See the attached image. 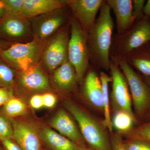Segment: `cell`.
<instances>
[{
    "label": "cell",
    "mask_w": 150,
    "mask_h": 150,
    "mask_svg": "<svg viewBox=\"0 0 150 150\" xmlns=\"http://www.w3.org/2000/svg\"><path fill=\"white\" fill-rule=\"evenodd\" d=\"M111 11L105 1L98 17L87 34L90 62L95 68L105 71L110 70V50L114 28Z\"/></svg>",
    "instance_id": "obj_1"
},
{
    "label": "cell",
    "mask_w": 150,
    "mask_h": 150,
    "mask_svg": "<svg viewBox=\"0 0 150 150\" xmlns=\"http://www.w3.org/2000/svg\"><path fill=\"white\" fill-rule=\"evenodd\" d=\"M64 103L77 121L84 139L90 148L94 150H112L107 133L96 118L71 100H66Z\"/></svg>",
    "instance_id": "obj_2"
},
{
    "label": "cell",
    "mask_w": 150,
    "mask_h": 150,
    "mask_svg": "<svg viewBox=\"0 0 150 150\" xmlns=\"http://www.w3.org/2000/svg\"><path fill=\"white\" fill-rule=\"evenodd\" d=\"M46 41L33 37L29 42L15 43L2 50L0 57L17 71L27 69L39 64Z\"/></svg>",
    "instance_id": "obj_3"
},
{
    "label": "cell",
    "mask_w": 150,
    "mask_h": 150,
    "mask_svg": "<svg viewBox=\"0 0 150 150\" xmlns=\"http://www.w3.org/2000/svg\"><path fill=\"white\" fill-rule=\"evenodd\" d=\"M149 41L150 19L144 15L123 34L113 35L110 58H124L133 50Z\"/></svg>",
    "instance_id": "obj_4"
},
{
    "label": "cell",
    "mask_w": 150,
    "mask_h": 150,
    "mask_svg": "<svg viewBox=\"0 0 150 150\" xmlns=\"http://www.w3.org/2000/svg\"><path fill=\"white\" fill-rule=\"evenodd\" d=\"M70 35L68 46V59L74 67L78 83L83 81L90 67V58L87 44V34L76 19L71 18Z\"/></svg>",
    "instance_id": "obj_5"
},
{
    "label": "cell",
    "mask_w": 150,
    "mask_h": 150,
    "mask_svg": "<svg viewBox=\"0 0 150 150\" xmlns=\"http://www.w3.org/2000/svg\"><path fill=\"white\" fill-rule=\"evenodd\" d=\"M118 64L129 85L134 108L137 115L142 117L150 108V88L144 79L129 66L124 58H112Z\"/></svg>",
    "instance_id": "obj_6"
},
{
    "label": "cell",
    "mask_w": 150,
    "mask_h": 150,
    "mask_svg": "<svg viewBox=\"0 0 150 150\" xmlns=\"http://www.w3.org/2000/svg\"><path fill=\"white\" fill-rule=\"evenodd\" d=\"M70 21L57 31L46 42L40 62L45 69L53 71L67 62L70 35Z\"/></svg>",
    "instance_id": "obj_7"
},
{
    "label": "cell",
    "mask_w": 150,
    "mask_h": 150,
    "mask_svg": "<svg viewBox=\"0 0 150 150\" xmlns=\"http://www.w3.org/2000/svg\"><path fill=\"white\" fill-rule=\"evenodd\" d=\"M50 81L39 64L29 69L17 71L14 92L24 96L48 92Z\"/></svg>",
    "instance_id": "obj_8"
},
{
    "label": "cell",
    "mask_w": 150,
    "mask_h": 150,
    "mask_svg": "<svg viewBox=\"0 0 150 150\" xmlns=\"http://www.w3.org/2000/svg\"><path fill=\"white\" fill-rule=\"evenodd\" d=\"M109 71L112 79L111 100L112 110L115 112H126L136 120L132 110L130 90L125 76L118 64L111 60Z\"/></svg>",
    "instance_id": "obj_9"
},
{
    "label": "cell",
    "mask_w": 150,
    "mask_h": 150,
    "mask_svg": "<svg viewBox=\"0 0 150 150\" xmlns=\"http://www.w3.org/2000/svg\"><path fill=\"white\" fill-rule=\"evenodd\" d=\"M66 7L29 19L33 37L46 40L71 20Z\"/></svg>",
    "instance_id": "obj_10"
},
{
    "label": "cell",
    "mask_w": 150,
    "mask_h": 150,
    "mask_svg": "<svg viewBox=\"0 0 150 150\" xmlns=\"http://www.w3.org/2000/svg\"><path fill=\"white\" fill-rule=\"evenodd\" d=\"M104 0H67V5L72 12L84 31L88 34L96 20L97 14Z\"/></svg>",
    "instance_id": "obj_11"
},
{
    "label": "cell",
    "mask_w": 150,
    "mask_h": 150,
    "mask_svg": "<svg viewBox=\"0 0 150 150\" xmlns=\"http://www.w3.org/2000/svg\"><path fill=\"white\" fill-rule=\"evenodd\" d=\"M13 126V140L23 150H41L39 129L25 120L11 119Z\"/></svg>",
    "instance_id": "obj_12"
},
{
    "label": "cell",
    "mask_w": 150,
    "mask_h": 150,
    "mask_svg": "<svg viewBox=\"0 0 150 150\" xmlns=\"http://www.w3.org/2000/svg\"><path fill=\"white\" fill-rule=\"evenodd\" d=\"M31 33L29 19L21 15L7 13L0 19L1 37L9 40H23Z\"/></svg>",
    "instance_id": "obj_13"
},
{
    "label": "cell",
    "mask_w": 150,
    "mask_h": 150,
    "mask_svg": "<svg viewBox=\"0 0 150 150\" xmlns=\"http://www.w3.org/2000/svg\"><path fill=\"white\" fill-rule=\"evenodd\" d=\"M50 126L64 137L78 145L86 146L85 141L74 121L64 110H59L49 122Z\"/></svg>",
    "instance_id": "obj_14"
},
{
    "label": "cell",
    "mask_w": 150,
    "mask_h": 150,
    "mask_svg": "<svg viewBox=\"0 0 150 150\" xmlns=\"http://www.w3.org/2000/svg\"><path fill=\"white\" fill-rule=\"evenodd\" d=\"M106 2L115 15L116 34H123L130 29L135 22L132 0H107Z\"/></svg>",
    "instance_id": "obj_15"
},
{
    "label": "cell",
    "mask_w": 150,
    "mask_h": 150,
    "mask_svg": "<svg viewBox=\"0 0 150 150\" xmlns=\"http://www.w3.org/2000/svg\"><path fill=\"white\" fill-rule=\"evenodd\" d=\"M83 94L93 107L103 112V96L100 76L94 69L88 71L84 80Z\"/></svg>",
    "instance_id": "obj_16"
},
{
    "label": "cell",
    "mask_w": 150,
    "mask_h": 150,
    "mask_svg": "<svg viewBox=\"0 0 150 150\" xmlns=\"http://www.w3.org/2000/svg\"><path fill=\"white\" fill-rule=\"evenodd\" d=\"M51 81L58 90L64 93L75 91L79 83L76 70L69 60L53 71Z\"/></svg>",
    "instance_id": "obj_17"
},
{
    "label": "cell",
    "mask_w": 150,
    "mask_h": 150,
    "mask_svg": "<svg viewBox=\"0 0 150 150\" xmlns=\"http://www.w3.org/2000/svg\"><path fill=\"white\" fill-rule=\"evenodd\" d=\"M67 6V1L63 0H24L21 15L30 19Z\"/></svg>",
    "instance_id": "obj_18"
},
{
    "label": "cell",
    "mask_w": 150,
    "mask_h": 150,
    "mask_svg": "<svg viewBox=\"0 0 150 150\" xmlns=\"http://www.w3.org/2000/svg\"><path fill=\"white\" fill-rule=\"evenodd\" d=\"M40 140L51 150H79V147L47 126L39 129Z\"/></svg>",
    "instance_id": "obj_19"
},
{
    "label": "cell",
    "mask_w": 150,
    "mask_h": 150,
    "mask_svg": "<svg viewBox=\"0 0 150 150\" xmlns=\"http://www.w3.org/2000/svg\"><path fill=\"white\" fill-rule=\"evenodd\" d=\"M124 58L133 69L144 76H150V41L133 50Z\"/></svg>",
    "instance_id": "obj_20"
},
{
    "label": "cell",
    "mask_w": 150,
    "mask_h": 150,
    "mask_svg": "<svg viewBox=\"0 0 150 150\" xmlns=\"http://www.w3.org/2000/svg\"><path fill=\"white\" fill-rule=\"evenodd\" d=\"M100 78L101 81L103 96V112L104 120L103 122V126L107 128L110 132H112V124L110 116V107H109V91L108 85L112 81L111 76H108L103 71L100 73Z\"/></svg>",
    "instance_id": "obj_21"
},
{
    "label": "cell",
    "mask_w": 150,
    "mask_h": 150,
    "mask_svg": "<svg viewBox=\"0 0 150 150\" xmlns=\"http://www.w3.org/2000/svg\"><path fill=\"white\" fill-rule=\"evenodd\" d=\"M27 106L22 100L12 96L3 106L1 113L10 119L22 116L26 113Z\"/></svg>",
    "instance_id": "obj_22"
},
{
    "label": "cell",
    "mask_w": 150,
    "mask_h": 150,
    "mask_svg": "<svg viewBox=\"0 0 150 150\" xmlns=\"http://www.w3.org/2000/svg\"><path fill=\"white\" fill-rule=\"evenodd\" d=\"M16 74V69L0 59V87L13 90Z\"/></svg>",
    "instance_id": "obj_23"
},
{
    "label": "cell",
    "mask_w": 150,
    "mask_h": 150,
    "mask_svg": "<svg viewBox=\"0 0 150 150\" xmlns=\"http://www.w3.org/2000/svg\"><path fill=\"white\" fill-rule=\"evenodd\" d=\"M136 121V120L128 113L118 111L115 112L112 123V126L116 130L121 132H127L132 129Z\"/></svg>",
    "instance_id": "obj_24"
},
{
    "label": "cell",
    "mask_w": 150,
    "mask_h": 150,
    "mask_svg": "<svg viewBox=\"0 0 150 150\" xmlns=\"http://www.w3.org/2000/svg\"><path fill=\"white\" fill-rule=\"evenodd\" d=\"M13 126L10 118L0 113V136L13 140Z\"/></svg>",
    "instance_id": "obj_25"
},
{
    "label": "cell",
    "mask_w": 150,
    "mask_h": 150,
    "mask_svg": "<svg viewBox=\"0 0 150 150\" xmlns=\"http://www.w3.org/2000/svg\"><path fill=\"white\" fill-rule=\"evenodd\" d=\"M1 1L6 14H21L24 0H2Z\"/></svg>",
    "instance_id": "obj_26"
},
{
    "label": "cell",
    "mask_w": 150,
    "mask_h": 150,
    "mask_svg": "<svg viewBox=\"0 0 150 150\" xmlns=\"http://www.w3.org/2000/svg\"><path fill=\"white\" fill-rule=\"evenodd\" d=\"M123 145L126 150H150V142L139 139H131Z\"/></svg>",
    "instance_id": "obj_27"
},
{
    "label": "cell",
    "mask_w": 150,
    "mask_h": 150,
    "mask_svg": "<svg viewBox=\"0 0 150 150\" xmlns=\"http://www.w3.org/2000/svg\"><path fill=\"white\" fill-rule=\"evenodd\" d=\"M131 136V139H139L150 142V122L134 129Z\"/></svg>",
    "instance_id": "obj_28"
},
{
    "label": "cell",
    "mask_w": 150,
    "mask_h": 150,
    "mask_svg": "<svg viewBox=\"0 0 150 150\" xmlns=\"http://www.w3.org/2000/svg\"><path fill=\"white\" fill-rule=\"evenodd\" d=\"M146 3L145 0H133V14L135 21L140 20L144 16V7Z\"/></svg>",
    "instance_id": "obj_29"
},
{
    "label": "cell",
    "mask_w": 150,
    "mask_h": 150,
    "mask_svg": "<svg viewBox=\"0 0 150 150\" xmlns=\"http://www.w3.org/2000/svg\"><path fill=\"white\" fill-rule=\"evenodd\" d=\"M42 96L44 107L52 108L56 105L57 99L54 94L48 92L42 93Z\"/></svg>",
    "instance_id": "obj_30"
},
{
    "label": "cell",
    "mask_w": 150,
    "mask_h": 150,
    "mask_svg": "<svg viewBox=\"0 0 150 150\" xmlns=\"http://www.w3.org/2000/svg\"><path fill=\"white\" fill-rule=\"evenodd\" d=\"M29 104L32 108L35 110L41 109L44 107L42 93L36 94L30 97Z\"/></svg>",
    "instance_id": "obj_31"
},
{
    "label": "cell",
    "mask_w": 150,
    "mask_h": 150,
    "mask_svg": "<svg viewBox=\"0 0 150 150\" xmlns=\"http://www.w3.org/2000/svg\"><path fill=\"white\" fill-rule=\"evenodd\" d=\"M0 142L6 150H23L13 139L0 136Z\"/></svg>",
    "instance_id": "obj_32"
},
{
    "label": "cell",
    "mask_w": 150,
    "mask_h": 150,
    "mask_svg": "<svg viewBox=\"0 0 150 150\" xmlns=\"http://www.w3.org/2000/svg\"><path fill=\"white\" fill-rule=\"evenodd\" d=\"M13 90L0 87V107L3 106L8 100L13 96Z\"/></svg>",
    "instance_id": "obj_33"
},
{
    "label": "cell",
    "mask_w": 150,
    "mask_h": 150,
    "mask_svg": "<svg viewBox=\"0 0 150 150\" xmlns=\"http://www.w3.org/2000/svg\"><path fill=\"white\" fill-rule=\"evenodd\" d=\"M112 150H126L123 145V141L121 137L114 135L110 140Z\"/></svg>",
    "instance_id": "obj_34"
},
{
    "label": "cell",
    "mask_w": 150,
    "mask_h": 150,
    "mask_svg": "<svg viewBox=\"0 0 150 150\" xmlns=\"http://www.w3.org/2000/svg\"><path fill=\"white\" fill-rule=\"evenodd\" d=\"M144 15L150 19V0H148L145 4L144 9Z\"/></svg>",
    "instance_id": "obj_35"
},
{
    "label": "cell",
    "mask_w": 150,
    "mask_h": 150,
    "mask_svg": "<svg viewBox=\"0 0 150 150\" xmlns=\"http://www.w3.org/2000/svg\"><path fill=\"white\" fill-rule=\"evenodd\" d=\"M6 13L4 8L1 1H0V18H2L3 17L6 15Z\"/></svg>",
    "instance_id": "obj_36"
},
{
    "label": "cell",
    "mask_w": 150,
    "mask_h": 150,
    "mask_svg": "<svg viewBox=\"0 0 150 150\" xmlns=\"http://www.w3.org/2000/svg\"><path fill=\"white\" fill-rule=\"evenodd\" d=\"M144 80L146 81V82L147 83L148 85L150 87V76H144ZM147 117L148 118H150V109L149 110V112H148V113L147 114Z\"/></svg>",
    "instance_id": "obj_37"
},
{
    "label": "cell",
    "mask_w": 150,
    "mask_h": 150,
    "mask_svg": "<svg viewBox=\"0 0 150 150\" xmlns=\"http://www.w3.org/2000/svg\"><path fill=\"white\" fill-rule=\"evenodd\" d=\"M5 45L6 44L5 42H4L2 40H0V52L3 49L6 48H5V46H6Z\"/></svg>",
    "instance_id": "obj_38"
},
{
    "label": "cell",
    "mask_w": 150,
    "mask_h": 150,
    "mask_svg": "<svg viewBox=\"0 0 150 150\" xmlns=\"http://www.w3.org/2000/svg\"><path fill=\"white\" fill-rule=\"evenodd\" d=\"M79 150H94L92 149H91L90 148H88L87 147L84 146V147H79Z\"/></svg>",
    "instance_id": "obj_39"
},
{
    "label": "cell",
    "mask_w": 150,
    "mask_h": 150,
    "mask_svg": "<svg viewBox=\"0 0 150 150\" xmlns=\"http://www.w3.org/2000/svg\"><path fill=\"white\" fill-rule=\"evenodd\" d=\"M0 150H6L4 148V147L0 145Z\"/></svg>",
    "instance_id": "obj_40"
}]
</instances>
